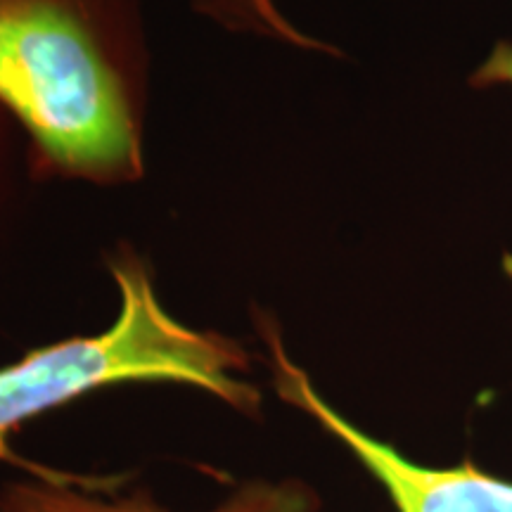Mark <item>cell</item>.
Listing matches in <instances>:
<instances>
[{"label":"cell","instance_id":"obj_1","mask_svg":"<svg viewBox=\"0 0 512 512\" xmlns=\"http://www.w3.org/2000/svg\"><path fill=\"white\" fill-rule=\"evenodd\" d=\"M117 0H0V102L48 169L100 183L143 169L126 86L107 55Z\"/></svg>","mask_w":512,"mask_h":512},{"label":"cell","instance_id":"obj_4","mask_svg":"<svg viewBox=\"0 0 512 512\" xmlns=\"http://www.w3.org/2000/svg\"><path fill=\"white\" fill-rule=\"evenodd\" d=\"M0 512H171L152 491L133 489L124 496H95L81 477L34 475L0 486ZM207 512H320V496L302 479H249L226 501Z\"/></svg>","mask_w":512,"mask_h":512},{"label":"cell","instance_id":"obj_6","mask_svg":"<svg viewBox=\"0 0 512 512\" xmlns=\"http://www.w3.org/2000/svg\"><path fill=\"white\" fill-rule=\"evenodd\" d=\"M470 83L475 88H512V43H496L491 55L479 64V69L470 76Z\"/></svg>","mask_w":512,"mask_h":512},{"label":"cell","instance_id":"obj_2","mask_svg":"<svg viewBox=\"0 0 512 512\" xmlns=\"http://www.w3.org/2000/svg\"><path fill=\"white\" fill-rule=\"evenodd\" d=\"M112 275L121 309L110 330L62 339L0 368V460L17 463L8 437L24 422L112 384H190L247 418L259 415L261 392L245 380L249 354L235 339L171 316L136 256L114 259Z\"/></svg>","mask_w":512,"mask_h":512},{"label":"cell","instance_id":"obj_3","mask_svg":"<svg viewBox=\"0 0 512 512\" xmlns=\"http://www.w3.org/2000/svg\"><path fill=\"white\" fill-rule=\"evenodd\" d=\"M280 399L309 415L382 486L396 512H512V482L479 470L472 460L456 467H425L344 418L320 396L304 368L287 356L273 320H261Z\"/></svg>","mask_w":512,"mask_h":512},{"label":"cell","instance_id":"obj_5","mask_svg":"<svg viewBox=\"0 0 512 512\" xmlns=\"http://www.w3.org/2000/svg\"><path fill=\"white\" fill-rule=\"evenodd\" d=\"M195 8L204 15L214 17L216 22L226 24L230 29L256 31L280 41L294 43L302 48H323V43L304 36L302 31L292 27L287 19L280 15L278 5L273 0H192Z\"/></svg>","mask_w":512,"mask_h":512}]
</instances>
